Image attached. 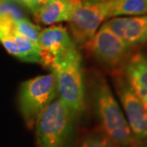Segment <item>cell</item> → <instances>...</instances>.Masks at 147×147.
Wrapping results in <instances>:
<instances>
[{"label":"cell","instance_id":"6da1fadb","mask_svg":"<svg viewBox=\"0 0 147 147\" xmlns=\"http://www.w3.org/2000/svg\"><path fill=\"white\" fill-rule=\"evenodd\" d=\"M95 113L102 132L119 147H137L125 115L107 82L96 77L92 84Z\"/></svg>","mask_w":147,"mask_h":147},{"label":"cell","instance_id":"7a4b0ae2","mask_svg":"<svg viewBox=\"0 0 147 147\" xmlns=\"http://www.w3.org/2000/svg\"><path fill=\"white\" fill-rule=\"evenodd\" d=\"M76 119L59 98L53 100L35 123L37 147H72Z\"/></svg>","mask_w":147,"mask_h":147},{"label":"cell","instance_id":"3957f363","mask_svg":"<svg viewBox=\"0 0 147 147\" xmlns=\"http://www.w3.org/2000/svg\"><path fill=\"white\" fill-rule=\"evenodd\" d=\"M55 74L59 99L77 118L84 109V82L81 57L74 48L51 69Z\"/></svg>","mask_w":147,"mask_h":147},{"label":"cell","instance_id":"277c9868","mask_svg":"<svg viewBox=\"0 0 147 147\" xmlns=\"http://www.w3.org/2000/svg\"><path fill=\"white\" fill-rule=\"evenodd\" d=\"M58 96L53 72L25 81L19 92V106L27 127H33L38 117Z\"/></svg>","mask_w":147,"mask_h":147},{"label":"cell","instance_id":"5b68a950","mask_svg":"<svg viewBox=\"0 0 147 147\" xmlns=\"http://www.w3.org/2000/svg\"><path fill=\"white\" fill-rule=\"evenodd\" d=\"M110 0L98 3H84L77 7L68 21L74 42L84 46L90 42L100 24L110 19Z\"/></svg>","mask_w":147,"mask_h":147},{"label":"cell","instance_id":"8992f818","mask_svg":"<svg viewBox=\"0 0 147 147\" xmlns=\"http://www.w3.org/2000/svg\"><path fill=\"white\" fill-rule=\"evenodd\" d=\"M87 46L101 65L112 70L124 67L131 57V47L103 26H100Z\"/></svg>","mask_w":147,"mask_h":147},{"label":"cell","instance_id":"52a82bcc","mask_svg":"<svg viewBox=\"0 0 147 147\" xmlns=\"http://www.w3.org/2000/svg\"><path fill=\"white\" fill-rule=\"evenodd\" d=\"M117 90L137 147H147V109L126 80L118 79Z\"/></svg>","mask_w":147,"mask_h":147},{"label":"cell","instance_id":"ba28073f","mask_svg":"<svg viewBox=\"0 0 147 147\" xmlns=\"http://www.w3.org/2000/svg\"><path fill=\"white\" fill-rule=\"evenodd\" d=\"M40 63L50 69L74 48L76 44L67 30L61 26L42 30L38 38Z\"/></svg>","mask_w":147,"mask_h":147},{"label":"cell","instance_id":"9c48e42d","mask_svg":"<svg viewBox=\"0 0 147 147\" xmlns=\"http://www.w3.org/2000/svg\"><path fill=\"white\" fill-rule=\"evenodd\" d=\"M15 21L0 20V42L8 53L26 62L40 63L38 45L14 30Z\"/></svg>","mask_w":147,"mask_h":147},{"label":"cell","instance_id":"30bf717a","mask_svg":"<svg viewBox=\"0 0 147 147\" xmlns=\"http://www.w3.org/2000/svg\"><path fill=\"white\" fill-rule=\"evenodd\" d=\"M101 26L115 34L131 48L147 42V14L113 17Z\"/></svg>","mask_w":147,"mask_h":147},{"label":"cell","instance_id":"8fae6325","mask_svg":"<svg viewBox=\"0 0 147 147\" xmlns=\"http://www.w3.org/2000/svg\"><path fill=\"white\" fill-rule=\"evenodd\" d=\"M126 81L147 109V57L142 53L131 56L124 65Z\"/></svg>","mask_w":147,"mask_h":147},{"label":"cell","instance_id":"7c38bea8","mask_svg":"<svg viewBox=\"0 0 147 147\" xmlns=\"http://www.w3.org/2000/svg\"><path fill=\"white\" fill-rule=\"evenodd\" d=\"M81 5H77L67 2L51 0V2L47 6H45L35 17L39 22L47 26H51L59 22L69 21L74 10Z\"/></svg>","mask_w":147,"mask_h":147},{"label":"cell","instance_id":"4fadbf2b","mask_svg":"<svg viewBox=\"0 0 147 147\" xmlns=\"http://www.w3.org/2000/svg\"><path fill=\"white\" fill-rule=\"evenodd\" d=\"M146 14L147 0H110V18Z\"/></svg>","mask_w":147,"mask_h":147},{"label":"cell","instance_id":"5bb4252c","mask_svg":"<svg viewBox=\"0 0 147 147\" xmlns=\"http://www.w3.org/2000/svg\"><path fill=\"white\" fill-rule=\"evenodd\" d=\"M14 30L21 36L26 38L30 41L38 45V38L42 31L41 28L32 23L26 18L15 21Z\"/></svg>","mask_w":147,"mask_h":147},{"label":"cell","instance_id":"9a60e30c","mask_svg":"<svg viewBox=\"0 0 147 147\" xmlns=\"http://www.w3.org/2000/svg\"><path fill=\"white\" fill-rule=\"evenodd\" d=\"M26 18L20 7L7 0H0V20L16 21Z\"/></svg>","mask_w":147,"mask_h":147},{"label":"cell","instance_id":"2e32d148","mask_svg":"<svg viewBox=\"0 0 147 147\" xmlns=\"http://www.w3.org/2000/svg\"><path fill=\"white\" fill-rule=\"evenodd\" d=\"M79 147H119L103 132L91 134L82 142Z\"/></svg>","mask_w":147,"mask_h":147},{"label":"cell","instance_id":"e0dca14e","mask_svg":"<svg viewBox=\"0 0 147 147\" xmlns=\"http://www.w3.org/2000/svg\"><path fill=\"white\" fill-rule=\"evenodd\" d=\"M50 2L51 0H29L28 10L35 16Z\"/></svg>","mask_w":147,"mask_h":147},{"label":"cell","instance_id":"ac0fdd59","mask_svg":"<svg viewBox=\"0 0 147 147\" xmlns=\"http://www.w3.org/2000/svg\"><path fill=\"white\" fill-rule=\"evenodd\" d=\"M84 3H103L109 0H82Z\"/></svg>","mask_w":147,"mask_h":147},{"label":"cell","instance_id":"d6986e66","mask_svg":"<svg viewBox=\"0 0 147 147\" xmlns=\"http://www.w3.org/2000/svg\"><path fill=\"white\" fill-rule=\"evenodd\" d=\"M57 1H61V2H67V3H72L77 5H81L83 4L82 0H57Z\"/></svg>","mask_w":147,"mask_h":147},{"label":"cell","instance_id":"ffe728a7","mask_svg":"<svg viewBox=\"0 0 147 147\" xmlns=\"http://www.w3.org/2000/svg\"><path fill=\"white\" fill-rule=\"evenodd\" d=\"M20 5L25 7L26 8L28 9L29 7V0H20Z\"/></svg>","mask_w":147,"mask_h":147},{"label":"cell","instance_id":"44dd1931","mask_svg":"<svg viewBox=\"0 0 147 147\" xmlns=\"http://www.w3.org/2000/svg\"><path fill=\"white\" fill-rule=\"evenodd\" d=\"M7 1H9V2H11V3H14L20 5V0H7Z\"/></svg>","mask_w":147,"mask_h":147}]
</instances>
